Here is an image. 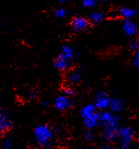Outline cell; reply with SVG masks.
<instances>
[{
	"instance_id": "7a4b0ae2",
	"label": "cell",
	"mask_w": 139,
	"mask_h": 149,
	"mask_svg": "<svg viewBox=\"0 0 139 149\" xmlns=\"http://www.w3.org/2000/svg\"><path fill=\"white\" fill-rule=\"evenodd\" d=\"M35 141L38 146L44 148H51L54 144V133L50 126L40 124L33 131Z\"/></svg>"
},
{
	"instance_id": "5bb4252c",
	"label": "cell",
	"mask_w": 139,
	"mask_h": 149,
	"mask_svg": "<svg viewBox=\"0 0 139 149\" xmlns=\"http://www.w3.org/2000/svg\"><path fill=\"white\" fill-rule=\"evenodd\" d=\"M60 54L63 56L64 58H65L66 60L71 61L74 56V51L71 46L64 45L62 47Z\"/></svg>"
},
{
	"instance_id": "2e32d148",
	"label": "cell",
	"mask_w": 139,
	"mask_h": 149,
	"mask_svg": "<svg viewBox=\"0 0 139 149\" xmlns=\"http://www.w3.org/2000/svg\"><path fill=\"white\" fill-rule=\"evenodd\" d=\"M68 78L71 84H77L81 79V73L79 70H74L69 73Z\"/></svg>"
},
{
	"instance_id": "cb8c5ba5",
	"label": "cell",
	"mask_w": 139,
	"mask_h": 149,
	"mask_svg": "<svg viewBox=\"0 0 139 149\" xmlns=\"http://www.w3.org/2000/svg\"><path fill=\"white\" fill-rule=\"evenodd\" d=\"M101 149H113V148H112L110 146H108V145H105V146H102Z\"/></svg>"
},
{
	"instance_id": "4fadbf2b",
	"label": "cell",
	"mask_w": 139,
	"mask_h": 149,
	"mask_svg": "<svg viewBox=\"0 0 139 149\" xmlns=\"http://www.w3.org/2000/svg\"><path fill=\"white\" fill-rule=\"evenodd\" d=\"M96 111H97V109L96 108V106H94V104H87L81 109L80 115L81 116L82 119H83L89 115L93 114Z\"/></svg>"
},
{
	"instance_id": "8fae6325",
	"label": "cell",
	"mask_w": 139,
	"mask_h": 149,
	"mask_svg": "<svg viewBox=\"0 0 139 149\" xmlns=\"http://www.w3.org/2000/svg\"><path fill=\"white\" fill-rule=\"evenodd\" d=\"M12 127V123L9 118L0 110V130L2 133L9 130Z\"/></svg>"
},
{
	"instance_id": "44dd1931",
	"label": "cell",
	"mask_w": 139,
	"mask_h": 149,
	"mask_svg": "<svg viewBox=\"0 0 139 149\" xmlns=\"http://www.w3.org/2000/svg\"><path fill=\"white\" fill-rule=\"evenodd\" d=\"M12 146L13 143L11 139H6L4 140L3 143L2 145V147H1L0 149H11L12 148Z\"/></svg>"
},
{
	"instance_id": "ac0fdd59",
	"label": "cell",
	"mask_w": 139,
	"mask_h": 149,
	"mask_svg": "<svg viewBox=\"0 0 139 149\" xmlns=\"http://www.w3.org/2000/svg\"><path fill=\"white\" fill-rule=\"evenodd\" d=\"M97 4L98 0H82V5L84 8H93Z\"/></svg>"
},
{
	"instance_id": "5b68a950",
	"label": "cell",
	"mask_w": 139,
	"mask_h": 149,
	"mask_svg": "<svg viewBox=\"0 0 139 149\" xmlns=\"http://www.w3.org/2000/svg\"><path fill=\"white\" fill-rule=\"evenodd\" d=\"M72 106V102L70 97L65 95H59L54 100V106L59 111H65L70 109Z\"/></svg>"
},
{
	"instance_id": "52a82bcc",
	"label": "cell",
	"mask_w": 139,
	"mask_h": 149,
	"mask_svg": "<svg viewBox=\"0 0 139 149\" xmlns=\"http://www.w3.org/2000/svg\"><path fill=\"white\" fill-rule=\"evenodd\" d=\"M122 29L125 34L130 37L136 36L138 33L137 24L132 20H124L122 24Z\"/></svg>"
},
{
	"instance_id": "d4e9b609",
	"label": "cell",
	"mask_w": 139,
	"mask_h": 149,
	"mask_svg": "<svg viewBox=\"0 0 139 149\" xmlns=\"http://www.w3.org/2000/svg\"><path fill=\"white\" fill-rule=\"evenodd\" d=\"M67 1H68V0H58V2L61 4L65 3V2H67Z\"/></svg>"
},
{
	"instance_id": "8992f818",
	"label": "cell",
	"mask_w": 139,
	"mask_h": 149,
	"mask_svg": "<svg viewBox=\"0 0 139 149\" xmlns=\"http://www.w3.org/2000/svg\"><path fill=\"white\" fill-rule=\"evenodd\" d=\"M71 26L75 32L86 30L90 26V21L83 17L77 16L73 17L71 21Z\"/></svg>"
},
{
	"instance_id": "277c9868",
	"label": "cell",
	"mask_w": 139,
	"mask_h": 149,
	"mask_svg": "<svg viewBox=\"0 0 139 149\" xmlns=\"http://www.w3.org/2000/svg\"><path fill=\"white\" fill-rule=\"evenodd\" d=\"M111 98L109 97L108 94L103 91H98L95 95V102L94 106L99 110H105V109L109 108L110 105Z\"/></svg>"
},
{
	"instance_id": "d6986e66",
	"label": "cell",
	"mask_w": 139,
	"mask_h": 149,
	"mask_svg": "<svg viewBox=\"0 0 139 149\" xmlns=\"http://www.w3.org/2000/svg\"><path fill=\"white\" fill-rule=\"evenodd\" d=\"M129 48L130 50H132V51H139V40L138 39H132L129 43Z\"/></svg>"
},
{
	"instance_id": "9a60e30c",
	"label": "cell",
	"mask_w": 139,
	"mask_h": 149,
	"mask_svg": "<svg viewBox=\"0 0 139 149\" xmlns=\"http://www.w3.org/2000/svg\"><path fill=\"white\" fill-rule=\"evenodd\" d=\"M105 19V15L101 11H92L89 15V20L94 24H98L102 21Z\"/></svg>"
},
{
	"instance_id": "7402d4cb",
	"label": "cell",
	"mask_w": 139,
	"mask_h": 149,
	"mask_svg": "<svg viewBox=\"0 0 139 149\" xmlns=\"http://www.w3.org/2000/svg\"><path fill=\"white\" fill-rule=\"evenodd\" d=\"M83 137H84L86 141L90 142V141H92V140L93 139L94 134L92 131H91V130H87L85 132L84 135H83Z\"/></svg>"
},
{
	"instance_id": "4316f807",
	"label": "cell",
	"mask_w": 139,
	"mask_h": 149,
	"mask_svg": "<svg viewBox=\"0 0 139 149\" xmlns=\"http://www.w3.org/2000/svg\"><path fill=\"white\" fill-rule=\"evenodd\" d=\"M2 132L1 130H0V136H1V135H2Z\"/></svg>"
},
{
	"instance_id": "30bf717a",
	"label": "cell",
	"mask_w": 139,
	"mask_h": 149,
	"mask_svg": "<svg viewBox=\"0 0 139 149\" xmlns=\"http://www.w3.org/2000/svg\"><path fill=\"white\" fill-rule=\"evenodd\" d=\"M54 66L56 69L60 70V71H64L69 69L70 61L64 58L63 56H61L60 54L58 55L54 60Z\"/></svg>"
},
{
	"instance_id": "7c38bea8",
	"label": "cell",
	"mask_w": 139,
	"mask_h": 149,
	"mask_svg": "<svg viewBox=\"0 0 139 149\" xmlns=\"http://www.w3.org/2000/svg\"><path fill=\"white\" fill-rule=\"evenodd\" d=\"M119 14L120 17H122L125 20H131L136 16L137 11L133 8H131L123 7L120 9Z\"/></svg>"
},
{
	"instance_id": "6da1fadb",
	"label": "cell",
	"mask_w": 139,
	"mask_h": 149,
	"mask_svg": "<svg viewBox=\"0 0 139 149\" xmlns=\"http://www.w3.org/2000/svg\"><path fill=\"white\" fill-rule=\"evenodd\" d=\"M100 124L102 128L103 139L107 142H114L118 136L120 128V119L111 111H103L100 114Z\"/></svg>"
},
{
	"instance_id": "e0dca14e",
	"label": "cell",
	"mask_w": 139,
	"mask_h": 149,
	"mask_svg": "<svg viewBox=\"0 0 139 149\" xmlns=\"http://www.w3.org/2000/svg\"><path fill=\"white\" fill-rule=\"evenodd\" d=\"M67 14H68V12H67L66 9L64 8H59L55 10L54 11L55 16L58 18H64L67 16Z\"/></svg>"
},
{
	"instance_id": "484cf974",
	"label": "cell",
	"mask_w": 139,
	"mask_h": 149,
	"mask_svg": "<svg viewBox=\"0 0 139 149\" xmlns=\"http://www.w3.org/2000/svg\"><path fill=\"white\" fill-rule=\"evenodd\" d=\"M58 149H68V148H58Z\"/></svg>"
},
{
	"instance_id": "3957f363",
	"label": "cell",
	"mask_w": 139,
	"mask_h": 149,
	"mask_svg": "<svg viewBox=\"0 0 139 149\" xmlns=\"http://www.w3.org/2000/svg\"><path fill=\"white\" fill-rule=\"evenodd\" d=\"M135 134V130L130 127L120 128L117 136L120 139V149H131Z\"/></svg>"
},
{
	"instance_id": "ba28073f",
	"label": "cell",
	"mask_w": 139,
	"mask_h": 149,
	"mask_svg": "<svg viewBox=\"0 0 139 149\" xmlns=\"http://www.w3.org/2000/svg\"><path fill=\"white\" fill-rule=\"evenodd\" d=\"M100 114L99 111H96L92 115H89L83 119V124L88 130H92L97 127L100 124Z\"/></svg>"
},
{
	"instance_id": "9c48e42d",
	"label": "cell",
	"mask_w": 139,
	"mask_h": 149,
	"mask_svg": "<svg viewBox=\"0 0 139 149\" xmlns=\"http://www.w3.org/2000/svg\"><path fill=\"white\" fill-rule=\"evenodd\" d=\"M125 107H126V102L121 98L114 97V98L111 99L109 109H110L111 112L114 113V114L121 112L124 110Z\"/></svg>"
},
{
	"instance_id": "603a6c76",
	"label": "cell",
	"mask_w": 139,
	"mask_h": 149,
	"mask_svg": "<svg viewBox=\"0 0 139 149\" xmlns=\"http://www.w3.org/2000/svg\"><path fill=\"white\" fill-rule=\"evenodd\" d=\"M133 63L135 66L139 68V51L135 52V55L133 57Z\"/></svg>"
},
{
	"instance_id": "ffe728a7",
	"label": "cell",
	"mask_w": 139,
	"mask_h": 149,
	"mask_svg": "<svg viewBox=\"0 0 139 149\" xmlns=\"http://www.w3.org/2000/svg\"><path fill=\"white\" fill-rule=\"evenodd\" d=\"M63 95L68 96V97H71L74 95V91L72 87H69V86H66L63 89Z\"/></svg>"
}]
</instances>
